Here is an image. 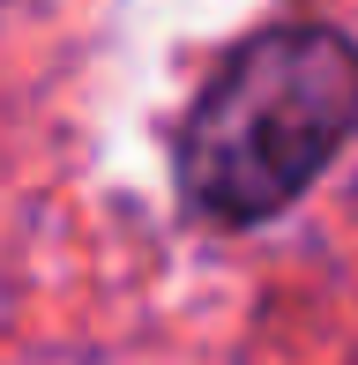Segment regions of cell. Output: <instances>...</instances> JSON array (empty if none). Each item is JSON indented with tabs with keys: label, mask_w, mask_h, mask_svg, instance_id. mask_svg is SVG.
<instances>
[{
	"label": "cell",
	"mask_w": 358,
	"mask_h": 365,
	"mask_svg": "<svg viewBox=\"0 0 358 365\" xmlns=\"http://www.w3.org/2000/svg\"><path fill=\"white\" fill-rule=\"evenodd\" d=\"M358 135V45L329 23L247 38L179 127V187L209 224H269Z\"/></svg>",
	"instance_id": "obj_1"
}]
</instances>
